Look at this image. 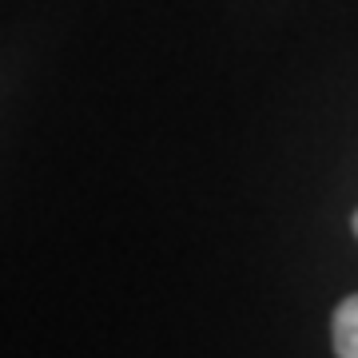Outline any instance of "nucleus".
Returning a JSON list of instances; mask_svg holds the SVG:
<instances>
[{
	"label": "nucleus",
	"instance_id": "f03ea898",
	"mask_svg": "<svg viewBox=\"0 0 358 358\" xmlns=\"http://www.w3.org/2000/svg\"><path fill=\"white\" fill-rule=\"evenodd\" d=\"M355 235H358V211H355Z\"/></svg>",
	"mask_w": 358,
	"mask_h": 358
},
{
	"label": "nucleus",
	"instance_id": "f257e3e1",
	"mask_svg": "<svg viewBox=\"0 0 358 358\" xmlns=\"http://www.w3.org/2000/svg\"><path fill=\"white\" fill-rule=\"evenodd\" d=\"M331 343H334V355L338 358H358V294L343 299V307L334 310Z\"/></svg>",
	"mask_w": 358,
	"mask_h": 358
}]
</instances>
